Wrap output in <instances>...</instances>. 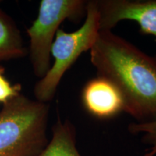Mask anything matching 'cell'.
Instances as JSON below:
<instances>
[{"label": "cell", "instance_id": "1", "mask_svg": "<svg viewBox=\"0 0 156 156\" xmlns=\"http://www.w3.org/2000/svg\"><path fill=\"white\" fill-rule=\"evenodd\" d=\"M90 57L97 76L120 93L124 112L138 122L156 120V56L112 32L100 30Z\"/></svg>", "mask_w": 156, "mask_h": 156}, {"label": "cell", "instance_id": "2", "mask_svg": "<svg viewBox=\"0 0 156 156\" xmlns=\"http://www.w3.org/2000/svg\"><path fill=\"white\" fill-rule=\"evenodd\" d=\"M49 105L20 94L0 111V156H38L48 143Z\"/></svg>", "mask_w": 156, "mask_h": 156}, {"label": "cell", "instance_id": "3", "mask_svg": "<svg viewBox=\"0 0 156 156\" xmlns=\"http://www.w3.org/2000/svg\"><path fill=\"white\" fill-rule=\"evenodd\" d=\"M100 32L99 17L95 0L87 1L85 22L77 30L71 33L59 29L51 48L54 64L44 77L35 85L36 100L49 102L54 98L64 74L83 52L90 51Z\"/></svg>", "mask_w": 156, "mask_h": 156}, {"label": "cell", "instance_id": "4", "mask_svg": "<svg viewBox=\"0 0 156 156\" xmlns=\"http://www.w3.org/2000/svg\"><path fill=\"white\" fill-rule=\"evenodd\" d=\"M87 1L41 0L37 18L27 34L30 38V59L34 75L41 79L51 68V48L64 21L79 23L85 17Z\"/></svg>", "mask_w": 156, "mask_h": 156}, {"label": "cell", "instance_id": "5", "mask_svg": "<svg viewBox=\"0 0 156 156\" xmlns=\"http://www.w3.org/2000/svg\"><path fill=\"white\" fill-rule=\"evenodd\" d=\"M100 30H112L123 20L134 21L144 34L156 38V0H95Z\"/></svg>", "mask_w": 156, "mask_h": 156}, {"label": "cell", "instance_id": "6", "mask_svg": "<svg viewBox=\"0 0 156 156\" xmlns=\"http://www.w3.org/2000/svg\"><path fill=\"white\" fill-rule=\"evenodd\" d=\"M82 102L90 114L101 119L112 118L124 112V103L118 90L108 80L98 76L83 87Z\"/></svg>", "mask_w": 156, "mask_h": 156}, {"label": "cell", "instance_id": "7", "mask_svg": "<svg viewBox=\"0 0 156 156\" xmlns=\"http://www.w3.org/2000/svg\"><path fill=\"white\" fill-rule=\"evenodd\" d=\"M76 136V129L72 122L58 118L52 127L51 139L38 156H82Z\"/></svg>", "mask_w": 156, "mask_h": 156}, {"label": "cell", "instance_id": "8", "mask_svg": "<svg viewBox=\"0 0 156 156\" xmlns=\"http://www.w3.org/2000/svg\"><path fill=\"white\" fill-rule=\"evenodd\" d=\"M27 54L20 31L13 20L0 8V62L24 57Z\"/></svg>", "mask_w": 156, "mask_h": 156}, {"label": "cell", "instance_id": "9", "mask_svg": "<svg viewBox=\"0 0 156 156\" xmlns=\"http://www.w3.org/2000/svg\"><path fill=\"white\" fill-rule=\"evenodd\" d=\"M128 130L134 134H142V140L150 146L144 156L156 155V120L131 123L129 124Z\"/></svg>", "mask_w": 156, "mask_h": 156}, {"label": "cell", "instance_id": "10", "mask_svg": "<svg viewBox=\"0 0 156 156\" xmlns=\"http://www.w3.org/2000/svg\"><path fill=\"white\" fill-rule=\"evenodd\" d=\"M5 69L0 66V103L5 104L13 98L20 94V84L12 85L4 75Z\"/></svg>", "mask_w": 156, "mask_h": 156}, {"label": "cell", "instance_id": "11", "mask_svg": "<svg viewBox=\"0 0 156 156\" xmlns=\"http://www.w3.org/2000/svg\"></svg>", "mask_w": 156, "mask_h": 156}]
</instances>
